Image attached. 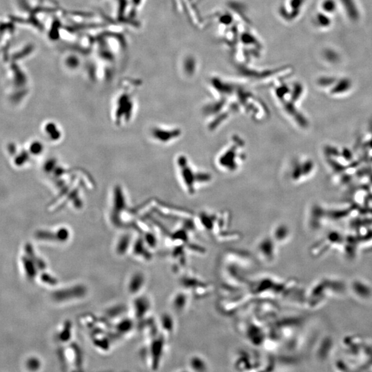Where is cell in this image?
Segmentation results:
<instances>
[{
    "mask_svg": "<svg viewBox=\"0 0 372 372\" xmlns=\"http://www.w3.org/2000/svg\"><path fill=\"white\" fill-rule=\"evenodd\" d=\"M212 86L217 96L201 108V116L208 132H218L238 116L246 117L256 124L270 118L268 107L251 93L241 89L237 91L234 86L224 83H214Z\"/></svg>",
    "mask_w": 372,
    "mask_h": 372,
    "instance_id": "cell-1",
    "label": "cell"
},
{
    "mask_svg": "<svg viewBox=\"0 0 372 372\" xmlns=\"http://www.w3.org/2000/svg\"><path fill=\"white\" fill-rule=\"evenodd\" d=\"M247 142L242 136L232 134L215 156V166L225 175L238 173L247 161Z\"/></svg>",
    "mask_w": 372,
    "mask_h": 372,
    "instance_id": "cell-2",
    "label": "cell"
},
{
    "mask_svg": "<svg viewBox=\"0 0 372 372\" xmlns=\"http://www.w3.org/2000/svg\"><path fill=\"white\" fill-rule=\"evenodd\" d=\"M175 164L183 189L189 196L196 195L201 189L213 184V174L194 164L187 155H179Z\"/></svg>",
    "mask_w": 372,
    "mask_h": 372,
    "instance_id": "cell-3",
    "label": "cell"
},
{
    "mask_svg": "<svg viewBox=\"0 0 372 372\" xmlns=\"http://www.w3.org/2000/svg\"><path fill=\"white\" fill-rule=\"evenodd\" d=\"M302 94V87L296 84L292 86L281 84L277 86L274 92L282 115L296 127L305 129L308 126V119L298 106Z\"/></svg>",
    "mask_w": 372,
    "mask_h": 372,
    "instance_id": "cell-4",
    "label": "cell"
},
{
    "mask_svg": "<svg viewBox=\"0 0 372 372\" xmlns=\"http://www.w3.org/2000/svg\"><path fill=\"white\" fill-rule=\"evenodd\" d=\"M230 213L225 210H205L196 215L194 220L196 225H199L203 230L211 235L226 237L231 232L226 233L230 223Z\"/></svg>",
    "mask_w": 372,
    "mask_h": 372,
    "instance_id": "cell-5",
    "label": "cell"
},
{
    "mask_svg": "<svg viewBox=\"0 0 372 372\" xmlns=\"http://www.w3.org/2000/svg\"><path fill=\"white\" fill-rule=\"evenodd\" d=\"M313 170L314 164L310 158L296 156L287 163L284 174L291 184H298L311 177Z\"/></svg>",
    "mask_w": 372,
    "mask_h": 372,
    "instance_id": "cell-6",
    "label": "cell"
},
{
    "mask_svg": "<svg viewBox=\"0 0 372 372\" xmlns=\"http://www.w3.org/2000/svg\"><path fill=\"white\" fill-rule=\"evenodd\" d=\"M278 245L276 244L271 236H264L257 241L255 246L256 256L266 265H272L278 257Z\"/></svg>",
    "mask_w": 372,
    "mask_h": 372,
    "instance_id": "cell-7",
    "label": "cell"
},
{
    "mask_svg": "<svg viewBox=\"0 0 372 372\" xmlns=\"http://www.w3.org/2000/svg\"><path fill=\"white\" fill-rule=\"evenodd\" d=\"M182 129L179 127H156L154 130L155 139L165 144L175 142L182 137Z\"/></svg>",
    "mask_w": 372,
    "mask_h": 372,
    "instance_id": "cell-8",
    "label": "cell"
},
{
    "mask_svg": "<svg viewBox=\"0 0 372 372\" xmlns=\"http://www.w3.org/2000/svg\"><path fill=\"white\" fill-rule=\"evenodd\" d=\"M270 235L275 241L276 244L278 245L279 247L283 246L290 239V229L285 223H279L274 226Z\"/></svg>",
    "mask_w": 372,
    "mask_h": 372,
    "instance_id": "cell-9",
    "label": "cell"
},
{
    "mask_svg": "<svg viewBox=\"0 0 372 372\" xmlns=\"http://www.w3.org/2000/svg\"><path fill=\"white\" fill-rule=\"evenodd\" d=\"M188 368L190 371L206 372L210 369L209 363L202 355H192L188 360Z\"/></svg>",
    "mask_w": 372,
    "mask_h": 372,
    "instance_id": "cell-10",
    "label": "cell"
},
{
    "mask_svg": "<svg viewBox=\"0 0 372 372\" xmlns=\"http://www.w3.org/2000/svg\"><path fill=\"white\" fill-rule=\"evenodd\" d=\"M189 295L186 293H177L173 296L172 307L177 312H184L188 306Z\"/></svg>",
    "mask_w": 372,
    "mask_h": 372,
    "instance_id": "cell-11",
    "label": "cell"
},
{
    "mask_svg": "<svg viewBox=\"0 0 372 372\" xmlns=\"http://www.w3.org/2000/svg\"><path fill=\"white\" fill-rule=\"evenodd\" d=\"M144 285V277L141 275H136L131 278L130 282H129V290L132 292H137L139 289L142 287Z\"/></svg>",
    "mask_w": 372,
    "mask_h": 372,
    "instance_id": "cell-12",
    "label": "cell"
},
{
    "mask_svg": "<svg viewBox=\"0 0 372 372\" xmlns=\"http://www.w3.org/2000/svg\"><path fill=\"white\" fill-rule=\"evenodd\" d=\"M162 321L166 323H163V327H164L165 330L168 331V332H171V331L173 330L174 323L173 320L172 319L171 316H163V318H162Z\"/></svg>",
    "mask_w": 372,
    "mask_h": 372,
    "instance_id": "cell-13",
    "label": "cell"
},
{
    "mask_svg": "<svg viewBox=\"0 0 372 372\" xmlns=\"http://www.w3.org/2000/svg\"><path fill=\"white\" fill-rule=\"evenodd\" d=\"M323 6L324 9L327 12H330V13L334 11L336 9L335 2L332 0H326V1H324Z\"/></svg>",
    "mask_w": 372,
    "mask_h": 372,
    "instance_id": "cell-14",
    "label": "cell"
}]
</instances>
